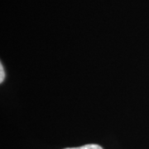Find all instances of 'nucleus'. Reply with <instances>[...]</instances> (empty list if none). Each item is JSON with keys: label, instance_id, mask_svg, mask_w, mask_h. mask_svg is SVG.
<instances>
[{"label": "nucleus", "instance_id": "1", "mask_svg": "<svg viewBox=\"0 0 149 149\" xmlns=\"http://www.w3.org/2000/svg\"><path fill=\"white\" fill-rule=\"evenodd\" d=\"M65 149H103L100 146L97 144H86L84 146L81 147H78V148H65Z\"/></svg>", "mask_w": 149, "mask_h": 149}, {"label": "nucleus", "instance_id": "2", "mask_svg": "<svg viewBox=\"0 0 149 149\" xmlns=\"http://www.w3.org/2000/svg\"><path fill=\"white\" fill-rule=\"evenodd\" d=\"M0 74H1V76H0V82L2 83L3 80H4V76H5V74H4V70H3V65H0Z\"/></svg>", "mask_w": 149, "mask_h": 149}]
</instances>
